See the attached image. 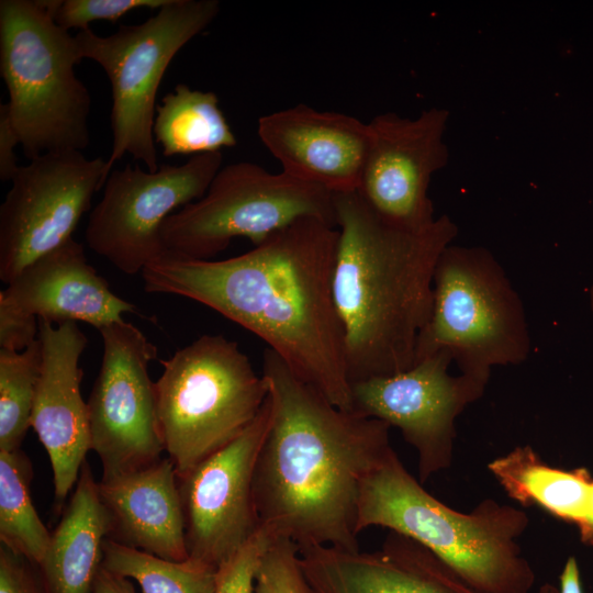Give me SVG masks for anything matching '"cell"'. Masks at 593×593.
<instances>
[{
  "label": "cell",
  "instance_id": "d6a6232c",
  "mask_svg": "<svg viewBox=\"0 0 593 593\" xmlns=\"http://www.w3.org/2000/svg\"><path fill=\"white\" fill-rule=\"evenodd\" d=\"M93 593H135V590L127 578L113 573L102 566L96 578Z\"/></svg>",
  "mask_w": 593,
  "mask_h": 593
},
{
  "label": "cell",
  "instance_id": "2e32d148",
  "mask_svg": "<svg viewBox=\"0 0 593 593\" xmlns=\"http://www.w3.org/2000/svg\"><path fill=\"white\" fill-rule=\"evenodd\" d=\"M42 362L31 427L53 470L55 510L61 513L91 450L87 402L80 392V356L87 337L76 322L38 320Z\"/></svg>",
  "mask_w": 593,
  "mask_h": 593
},
{
  "label": "cell",
  "instance_id": "9c48e42d",
  "mask_svg": "<svg viewBox=\"0 0 593 593\" xmlns=\"http://www.w3.org/2000/svg\"><path fill=\"white\" fill-rule=\"evenodd\" d=\"M303 217L336 226L333 193L283 171L238 161L221 168L201 199L170 214L160 234L168 254L209 260L235 237L257 246Z\"/></svg>",
  "mask_w": 593,
  "mask_h": 593
},
{
  "label": "cell",
  "instance_id": "7a4b0ae2",
  "mask_svg": "<svg viewBox=\"0 0 593 593\" xmlns=\"http://www.w3.org/2000/svg\"><path fill=\"white\" fill-rule=\"evenodd\" d=\"M262 376L272 415L253 479L260 526L300 550H359L360 485L393 449L391 426L336 407L269 348Z\"/></svg>",
  "mask_w": 593,
  "mask_h": 593
},
{
  "label": "cell",
  "instance_id": "30bf717a",
  "mask_svg": "<svg viewBox=\"0 0 593 593\" xmlns=\"http://www.w3.org/2000/svg\"><path fill=\"white\" fill-rule=\"evenodd\" d=\"M222 161V153L213 152L179 166L160 164L156 171L138 164L112 170L88 220V246L124 273L142 272L167 253L160 234L165 220L205 194Z\"/></svg>",
  "mask_w": 593,
  "mask_h": 593
},
{
  "label": "cell",
  "instance_id": "4316f807",
  "mask_svg": "<svg viewBox=\"0 0 593 593\" xmlns=\"http://www.w3.org/2000/svg\"><path fill=\"white\" fill-rule=\"evenodd\" d=\"M254 593H314L294 541L287 537L273 539L257 569Z\"/></svg>",
  "mask_w": 593,
  "mask_h": 593
},
{
  "label": "cell",
  "instance_id": "ba28073f",
  "mask_svg": "<svg viewBox=\"0 0 593 593\" xmlns=\"http://www.w3.org/2000/svg\"><path fill=\"white\" fill-rule=\"evenodd\" d=\"M217 0H170L139 24L119 26L108 36L79 31L81 57L99 64L111 85L110 123L113 135L107 168L128 154L146 169L159 168L153 125L156 94L164 75L181 48L217 16Z\"/></svg>",
  "mask_w": 593,
  "mask_h": 593
},
{
  "label": "cell",
  "instance_id": "52a82bcc",
  "mask_svg": "<svg viewBox=\"0 0 593 593\" xmlns=\"http://www.w3.org/2000/svg\"><path fill=\"white\" fill-rule=\"evenodd\" d=\"M440 350L463 374L489 382L494 366L519 365L530 351L523 302L493 254L450 244L433 276V307L415 362Z\"/></svg>",
  "mask_w": 593,
  "mask_h": 593
},
{
  "label": "cell",
  "instance_id": "e0dca14e",
  "mask_svg": "<svg viewBox=\"0 0 593 593\" xmlns=\"http://www.w3.org/2000/svg\"><path fill=\"white\" fill-rule=\"evenodd\" d=\"M257 133L283 172L332 193L359 189L369 123L301 103L259 118Z\"/></svg>",
  "mask_w": 593,
  "mask_h": 593
},
{
  "label": "cell",
  "instance_id": "7c38bea8",
  "mask_svg": "<svg viewBox=\"0 0 593 593\" xmlns=\"http://www.w3.org/2000/svg\"><path fill=\"white\" fill-rule=\"evenodd\" d=\"M109 175L107 160L79 150L46 153L20 166L0 206L1 281L70 239Z\"/></svg>",
  "mask_w": 593,
  "mask_h": 593
},
{
  "label": "cell",
  "instance_id": "1f68e13d",
  "mask_svg": "<svg viewBox=\"0 0 593 593\" xmlns=\"http://www.w3.org/2000/svg\"><path fill=\"white\" fill-rule=\"evenodd\" d=\"M20 144L19 136L12 125L7 103L0 104V180L11 181L20 165L14 152Z\"/></svg>",
  "mask_w": 593,
  "mask_h": 593
},
{
  "label": "cell",
  "instance_id": "4fadbf2b",
  "mask_svg": "<svg viewBox=\"0 0 593 593\" xmlns=\"http://www.w3.org/2000/svg\"><path fill=\"white\" fill-rule=\"evenodd\" d=\"M451 361L450 354L440 350L405 371L350 383L351 411L398 427L414 447L422 484L451 465L456 418L488 384L468 374H449Z\"/></svg>",
  "mask_w": 593,
  "mask_h": 593
},
{
  "label": "cell",
  "instance_id": "83f0119b",
  "mask_svg": "<svg viewBox=\"0 0 593 593\" xmlns=\"http://www.w3.org/2000/svg\"><path fill=\"white\" fill-rule=\"evenodd\" d=\"M170 0H46L54 21L61 29H90L99 20L114 22L135 9L158 10Z\"/></svg>",
  "mask_w": 593,
  "mask_h": 593
},
{
  "label": "cell",
  "instance_id": "5bb4252c",
  "mask_svg": "<svg viewBox=\"0 0 593 593\" xmlns=\"http://www.w3.org/2000/svg\"><path fill=\"white\" fill-rule=\"evenodd\" d=\"M271 415L268 395L240 436L177 475L190 559L216 569L260 529L253 479Z\"/></svg>",
  "mask_w": 593,
  "mask_h": 593
},
{
  "label": "cell",
  "instance_id": "ffe728a7",
  "mask_svg": "<svg viewBox=\"0 0 593 593\" xmlns=\"http://www.w3.org/2000/svg\"><path fill=\"white\" fill-rule=\"evenodd\" d=\"M98 489L111 521L109 539L167 560L189 558L178 477L168 457L101 479Z\"/></svg>",
  "mask_w": 593,
  "mask_h": 593
},
{
  "label": "cell",
  "instance_id": "e575fe53",
  "mask_svg": "<svg viewBox=\"0 0 593 593\" xmlns=\"http://www.w3.org/2000/svg\"><path fill=\"white\" fill-rule=\"evenodd\" d=\"M583 537L589 540L593 538V481L591 483V492L589 500V511L586 523L580 527Z\"/></svg>",
  "mask_w": 593,
  "mask_h": 593
},
{
  "label": "cell",
  "instance_id": "8992f818",
  "mask_svg": "<svg viewBox=\"0 0 593 593\" xmlns=\"http://www.w3.org/2000/svg\"><path fill=\"white\" fill-rule=\"evenodd\" d=\"M160 362L155 382L160 433L181 475L240 436L269 389L237 343L223 335H202Z\"/></svg>",
  "mask_w": 593,
  "mask_h": 593
},
{
  "label": "cell",
  "instance_id": "ac0fdd59",
  "mask_svg": "<svg viewBox=\"0 0 593 593\" xmlns=\"http://www.w3.org/2000/svg\"><path fill=\"white\" fill-rule=\"evenodd\" d=\"M314 593H481L417 541L392 532L374 551L300 550Z\"/></svg>",
  "mask_w": 593,
  "mask_h": 593
},
{
  "label": "cell",
  "instance_id": "7402d4cb",
  "mask_svg": "<svg viewBox=\"0 0 593 593\" xmlns=\"http://www.w3.org/2000/svg\"><path fill=\"white\" fill-rule=\"evenodd\" d=\"M508 496L524 506L538 504L557 517L586 523L591 483L582 470L546 465L529 446H521L489 463Z\"/></svg>",
  "mask_w": 593,
  "mask_h": 593
},
{
  "label": "cell",
  "instance_id": "44dd1931",
  "mask_svg": "<svg viewBox=\"0 0 593 593\" xmlns=\"http://www.w3.org/2000/svg\"><path fill=\"white\" fill-rule=\"evenodd\" d=\"M111 521L86 460L37 571L45 593H93Z\"/></svg>",
  "mask_w": 593,
  "mask_h": 593
},
{
  "label": "cell",
  "instance_id": "d4e9b609",
  "mask_svg": "<svg viewBox=\"0 0 593 593\" xmlns=\"http://www.w3.org/2000/svg\"><path fill=\"white\" fill-rule=\"evenodd\" d=\"M103 567L138 582L143 593H214L216 569L194 561L167 560L109 538Z\"/></svg>",
  "mask_w": 593,
  "mask_h": 593
},
{
  "label": "cell",
  "instance_id": "4dcf8cb0",
  "mask_svg": "<svg viewBox=\"0 0 593 593\" xmlns=\"http://www.w3.org/2000/svg\"><path fill=\"white\" fill-rule=\"evenodd\" d=\"M38 320L0 305V349L23 351L37 339Z\"/></svg>",
  "mask_w": 593,
  "mask_h": 593
},
{
  "label": "cell",
  "instance_id": "cb8c5ba5",
  "mask_svg": "<svg viewBox=\"0 0 593 593\" xmlns=\"http://www.w3.org/2000/svg\"><path fill=\"white\" fill-rule=\"evenodd\" d=\"M33 470L21 449L0 450V540L36 567L45 556L51 534L31 496Z\"/></svg>",
  "mask_w": 593,
  "mask_h": 593
},
{
  "label": "cell",
  "instance_id": "9a60e30c",
  "mask_svg": "<svg viewBox=\"0 0 593 593\" xmlns=\"http://www.w3.org/2000/svg\"><path fill=\"white\" fill-rule=\"evenodd\" d=\"M448 120L447 110L432 108L414 119L388 112L368 122L370 146L357 191L387 222L423 231L437 220L428 188L448 161Z\"/></svg>",
  "mask_w": 593,
  "mask_h": 593
},
{
  "label": "cell",
  "instance_id": "d6986e66",
  "mask_svg": "<svg viewBox=\"0 0 593 593\" xmlns=\"http://www.w3.org/2000/svg\"><path fill=\"white\" fill-rule=\"evenodd\" d=\"M0 305L54 324L83 322L98 331L137 307L116 295L72 237L27 265L0 292Z\"/></svg>",
  "mask_w": 593,
  "mask_h": 593
},
{
  "label": "cell",
  "instance_id": "d590c367",
  "mask_svg": "<svg viewBox=\"0 0 593 593\" xmlns=\"http://www.w3.org/2000/svg\"><path fill=\"white\" fill-rule=\"evenodd\" d=\"M538 593H558V588L550 583H545L539 588Z\"/></svg>",
  "mask_w": 593,
  "mask_h": 593
},
{
  "label": "cell",
  "instance_id": "f546056e",
  "mask_svg": "<svg viewBox=\"0 0 593 593\" xmlns=\"http://www.w3.org/2000/svg\"><path fill=\"white\" fill-rule=\"evenodd\" d=\"M0 593H45L37 567L0 545Z\"/></svg>",
  "mask_w": 593,
  "mask_h": 593
},
{
  "label": "cell",
  "instance_id": "277c9868",
  "mask_svg": "<svg viewBox=\"0 0 593 593\" xmlns=\"http://www.w3.org/2000/svg\"><path fill=\"white\" fill-rule=\"evenodd\" d=\"M371 526L417 541L481 593H528L535 583L517 542L528 526L523 510L485 499L458 512L429 494L393 449L360 485L357 533Z\"/></svg>",
  "mask_w": 593,
  "mask_h": 593
},
{
  "label": "cell",
  "instance_id": "5b68a950",
  "mask_svg": "<svg viewBox=\"0 0 593 593\" xmlns=\"http://www.w3.org/2000/svg\"><path fill=\"white\" fill-rule=\"evenodd\" d=\"M75 36L46 0L0 1V75L9 115L29 159L89 145L91 97L76 76Z\"/></svg>",
  "mask_w": 593,
  "mask_h": 593
},
{
  "label": "cell",
  "instance_id": "3957f363",
  "mask_svg": "<svg viewBox=\"0 0 593 593\" xmlns=\"http://www.w3.org/2000/svg\"><path fill=\"white\" fill-rule=\"evenodd\" d=\"M338 245L333 292L350 383L413 367L430 317L433 276L457 236L447 215L423 231L398 227L358 191L333 193Z\"/></svg>",
  "mask_w": 593,
  "mask_h": 593
},
{
  "label": "cell",
  "instance_id": "6da1fadb",
  "mask_svg": "<svg viewBox=\"0 0 593 593\" xmlns=\"http://www.w3.org/2000/svg\"><path fill=\"white\" fill-rule=\"evenodd\" d=\"M336 226L303 217L224 260L166 253L142 270L144 290L204 304L268 344L333 405L351 411L333 279Z\"/></svg>",
  "mask_w": 593,
  "mask_h": 593
},
{
  "label": "cell",
  "instance_id": "8d00e7d4",
  "mask_svg": "<svg viewBox=\"0 0 593 593\" xmlns=\"http://www.w3.org/2000/svg\"><path fill=\"white\" fill-rule=\"evenodd\" d=\"M590 295H591V307H592V311H593V286L591 288Z\"/></svg>",
  "mask_w": 593,
  "mask_h": 593
},
{
  "label": "cell",
  "instance_id": "f1b7e54d",
  "mask_svg": "<svg viewBox=\"0 0 593 593\" xmlns=\"http://www.w3.org/2000/svg\"><path fill=\"white\" fill-rule=\"evenodd\" d=\"M275 538L260 527L246 545L216 568L214 593H254L260 560Z\"/></svg>",
  "mask_w": 593,
  "mask_h": 593
},
{
  "label": "cell",
  "instance_id": "74e56055",
  "mask_svg": "<svg viewBox=\"0 0 593 593\" xmlns=\"http://www.w3.org/2000/svg\"><path fill=\"white\" fill-rule=\"evenodd\" d=\"M588 541H590V542H592V544H593V538H591V539H590V540H588Z\"/></svg>",
  "mask_w": 593,
  "mask_h": 593
},
{
  "label": "cell",
  "instance_id": "603a6c76",
  "mask_svg": "<svg viewBox=\"0 0 593 593\" xmlns=\"http://www.w3.org/2000/svg\"><path fill=\"white\" fill-rule=\"evenodd\" d=\"M153 134L165 157L221 152L237 144L217 96L184 83H178L157 105Z\"/></svg>",
  "mask_w": 593,
  "mask_h": 593
},
{
  "label": "cell",
  "instance_id": "836d02e7",
  "mask_svg": "<svg viewBox=\"0 0 593 593\" xmlns=\"http://www.w3.org/2000/svg\"><path fill=\"white\" fill-rule=\"evenodd\" d=\"M558 593H583L580 570L574 557H569L560 574Z\"/></svg>",
  "mask_w": 593,
  "mask_h": 593
},
{
  "label": "cell",
  "instance_id": "8fae6325",
  "mask_svg": "<svg viewBox=\"0 0 593 593\" xmlns=\"http://www.w3.org/2000/svg\"><path fill=\"white\" fill-rule=\"evenodd\" d=\"M99 333L102 361L87 409L91 450L101 462L102 479H111L163 458L155 382L148 373L157 347L124 320Z\"/></svg>",
  "mask_w": 593,
  "mask_h": 593
},
{
  "label": "cell",
  "instance_id": "484cf974",
  "mask_svg": "<svg viewBox=\"0 0 593 593\" xmlns=\"http://www.w3.org/2000/svg\"><path fill=\"white\" fill-rule=\"evenodd\" d=\"M41 362L38 338L23 351L0 349V450L21 448L31 427Z\"/></svg>",
  "mask_w": 593,
  "mask_h": 593
}]
</instances>
